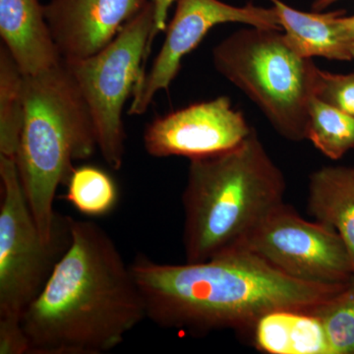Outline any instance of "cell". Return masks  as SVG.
I'll return each instance as SVG.
<instances>
[{"instance_id": "17", "label": "cell", "mask_w": 354, "mask_h": 354, "mask_svg": "<svg viewBox=\"0 0 354 354\" xmlns=\"http://www.w3.org/2000/svg\"><path fill=\"white\" fill-rule=\"evenodd\" d=\"M306 140L330 160H339L354 148V116L312 97Z\"/></svg>"}, {"instance_id": "18", "label": "cell", "mask_w": 354, "mask_h": 354, "mask_svg": "<svg viewBox=\"0 0 354 354\" xmlns=\"http://www.w3.org/2000/svg\"><path fill=\"white\" fill-rule=\"evenodd\" d=\"M65 197L83 215L102 216L115 207L118 186L106 171L93 165H83L72 171Z\"/></svg>"}, {"instance_id": "2", "label": "cell", "mask_w": 354, "mask_h": 354, "mask_svg": "<svg viewBox=\"0 0 354 354\" xmlns=\"http://www.w3.org/2000/svg\"><path fill=\"white\" fill-rule=\"evenodd\" d=\"M71 242L22 323L31 354H102L147 319L143 295L115 242L71 218Z\"/></svg>"}, {"instance_id": "23", "label": "cell", "mask_w": 354, "mask_h": 354, "mask_svg": "<svg viewBox=\"0 0 354 354\" xmlns=\"http://www.w3.org/2000/svg\"><path fill=\"white\" fill-rule=\"evenodd\" d=\"M341 21L344 30L348 32L349 36L353 37L354 39V15L349 16V17L344 15L342 16Z\"/></svg>"}, {"instance_id": "19", "label": "cell", "mask_w": 354, "mask_h": 354, "mask_svg": "<svg viewBox=\"0 0 354 354\" xmlns=\"http://www.w3.org/2000/svg\"><path fill=\"white\" fill-rule=\"evenodd\" d=\"M310 312L322 323L332 354H354V281Z\"/></svg>"}, {"instance_id": "9", "label": "cell", "mask_w": 354, "mask_h": 354, "mask_svg": "<svg viewBox=\"0 0 354 354\" xmlns=\"http://www.w3.org/2000/svg\"><path fill=\"white\" fill-rule=\"evenodd\" d=\"M174 17L155 62L137 84L128 113H146L158 92L167 90L179 73L181 62L199 46L212 28L223 23H241L266 29H281L278 13L271 8L230 6L220 0H176Z\"/></svg>"}, {"instance_id": "21", "label": "cell", "mask_w": 354, "mask_h": 354, "mask_svg": "<svg viewBox=\"0 0 354 354\" xmlns=\"http://www.w3.org/2000/svg\"><path fill=\"white\" fill-rule=\"evenodd\" d=\"M0 354H31L22 320L0 317Z\"/></svg>"}, {"instance_id": "7", "label": "cell", "mask_w": 354, "mask_h": 354, "mask_svg": "<svg viewBox=\"0 0 354 354\" xmlns=\"http://www.w3.org/2000/svg\"><path fill=\"white\" fill-rule=\"evenodd\" d=\"M0 317L22 320L71 242V216H60L46 241L26 198L16 158L0 155Z\"/></svg>"}, {"instance_id": "15", "label": "cell", "mask_w": 354, "mask_h": 354, "mask_svg": "<svg viewBox=\"0 0 354 354\" xmlns=\"http://www.w3.org/2000/svg\"><path fill=\"white\" fill-rule=\"evenodd\" d=\"M253 342L269 354H332L318 317L309 310L279 309L254 325Z\"/></svg>"}, {"instance_id": "22", "label": "cell", "mask_w": 354, "mask_h": 354, "mask_svg": "<svg viewBox=\"0 0 354 354\" xmlns=\"http://www.w3.org/2000/svg\"><path fill=\"white\" fill-rule=\"evenodd\" d=\"M148 1L152 3L153 9V22H155L152 37L153 39L158 32L167 30L169 10L176 0H148Z\"/></svg>"}, {"instance_id": "6", "label": "cell", "mask_w": 354, "mask_h": 354, "mask_svg": "<svg viewBox=\"0 0 354 354\" xmlns=\"http://www.w3.org/2000/svg\"><path fill=\"white\" fill-rule=\"evenodd\" d=\"M153 28V6L148 1L101 51L82 59H62L92 116L97 149L114 171H120L124 160L123 108L145 74Z\"/></svg>"}, {"instance_id": "11", "label": "cell", "mask_w": 354, "mask_h": 354, "mask_svg": "<svg viewBox=\"0 0 354 354\" xmlns=\"http://www.w3.org/2000/svg\"><path fill=\"white\" fill-rule=\"evenodd\" d=\"M148 0H50L44 13L64 60L101 51L141 11Z\"/></svg>"}, {"instance_id": "24", "label": "cell", "mask_w": 354, "mask_h": 354, "mask_svg": "<svg viewBox=\"0 0 354 354\" xmlns=\"http://www.w3.org/2000/svg\"><path fill=\"white\" fill-rule=\"evenodd\" d=\"M339 0H314L313 4H312V8L314 11H323L324 9L328 8V7L333 6L335 2Z\"/></svg>"}, {"instance_id": "12", "label": "cell", "mask_w": 354, "mask_h": 354, "mask_svg": "<svg viewBox=\"0 0 354 354\" xmlns=\"http://www.w3.org/2000/svg\"><path fill=\"white\" fill-rule=\"evenodd\" d=\"M0 36L24 75L62 62L39 0H0Z\"/></svg>"}, {"instance_id": "4", "label": "cell", "mask_w": 354, "mask_h": 354, "mask_svg": "<svg viewBox=\"0 0 354 354\" xmlns=\"http://www.w3.org/2000/svg\"><path fill=\"white\" fill-rule=\"evenodd\" d=\"M24 104L16 164L39 232L50 241L60 218L53 208L58 187L68 183L74 162L94 155L97 133L64 60L41 73L24 75Z\"/></svg>"}, {"instance_id": "20", "label": "cell", "mask_w": 354, "mask_h": 354, "mask_svg": "<svg viewBox=\"0 0 354 354\" xmlns=\"http://www.w3.org/2000/svg\"><path fill=\"white\" fill-rule=\"evenodd\" d=\"M313 94L317 99L354 116V71L337 74L317 68Z\"/></svg>"}, {"instance_id": "8", "label": "cell", "mask_w": 354, "mask_h": 354, "mask_svg": "<svg viewBox=\"0 0 354 354\" xmlns=\"http://www.w3.org/2000/svg\"><path fill=\"white\" fill-rule=\"evenodd\" d=\"M239 248L299 281L322 285L354 281L348 249L334 228L305 220L286 203L274 209Z\"/></svg>"}, {"instance_id": "5", "label": "cell", "mask_w": 354, "mask_h": 354, "mask_svg": "<svg viewBox=\"0 0 354 354\" xmlns=\"http://www.w3.org/2000/svg\"><path fill=\"white\" fill-rule=\"evenodd\" d=\"M215 68L260 109L272 128L292 142L306 140L318 67L292 50L281 30L243 28L213 50Z\"/></svg>"}, {"instance_id": "13", "label": "cell", "mask_w": 354, "mask_h": 354, "mask_svg": "<svg viewBox=\"0 0 354 354\" xmlns=\"http://www.w3.org/2000/svg\"><path fill=\"white\" fill-rule=\"evenodd\" d=\"M288 44L300 57L353 62L354 39L342 24L346 11L302 12L272 0Z\"/></svg>"}, {"instance_id": "1", "label": "cell", "mask_w": 354, "mask_h": 354, "mask_svg": "<svg viewBox=\"0 0 354 354\" xmlns=\"http://www.w3.org/2000/svg\"><path fill=\"white\" fill-rule=\"evenodd\" d=\"M130 267L145 301L147 319L162 329L191 335L251 330L269 312L314 308L351 283L299 281L241 248L184 264L138 255Z\"/></svg>"}, {"instance_id": "14", "label": "cell", "mask_w": 354, "mask_h": 354, "mask_svg": "<svg viewBox=\"0 0 354 354\" xmlns=\"http://www.w3.org/2000/svg\"><path fill=\"white\" fill-rule=\"evenodd\" d=\"M307 208L334 228L348 249L354 272V167H324L309 176Z\"/></svg>"}, {"instance_id": "16", "label": "cell", "mask_w": 354, "mask_h": 354, "mask_svg": "<svg viewBox=\"0 0 354 354\" xmlns=\"http://www.w3.org/2000/svg\"><path fill=\"white\" fill-rule=\"evenodd\" d=\"M24 74L2 44L0 48V155L15 158L24 123Z\"/></svg>"}, {"instance_id": "10", "label": "cell", "mask_w": 354, "mask_h": 354, "mask_svg": "<svg viewBox=\"0 0 354 354\" xmlns=\"http://www.w3.org/2000/svg\"><path fill=\"white\" fill-rule=\"evenodd\" d=\"M253 131L227 95L190 104L156 118L144 133V147L155 158L209 157L241 145Z\"/></svg>"}, {"instance_id": "3", "label": "cell", "mask_w": 354, "mask_h": 354, "mask_svg": "<svg viewBox=\"0 0 354 354\" xmlns=\"http://www.w3.org/2000/svg\"><path fill=\"white\" fill-rule=\"evenodd\" d=\"M283 172L255 129L232 150L190 160L183 194L185 262L239 248L285 201Z\"/></svg>"}]
</instances>
